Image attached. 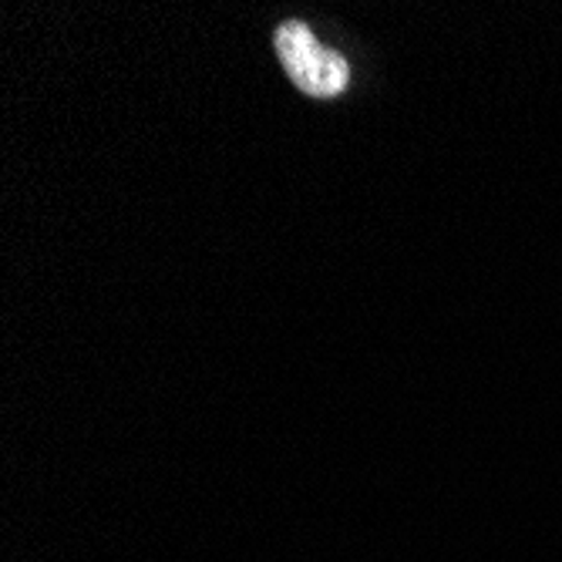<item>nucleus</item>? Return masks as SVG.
<instances>
[{
	"instance_id": "nucleus-1",
	"label": "nucleus",
	"mask_w": 562,
	"mask_h": 562,
	"mask_svg": "<svg viewBox=\"0 0 562 562\" xmlns=\"http://www.w3.org/2000/svg\"><path fill=\"white\" fill-rule=\"evenodd\" d=\"M277 55H280L290 81L306 94L334 98L347 88V78H350L347 61L337 55V50L324 47L314 37V31L300 21H283L277 27Z\"/></svg>"
}]
</instances>
